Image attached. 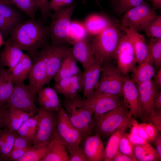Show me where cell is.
Wrapping results in <instances>:
<instances>
[{"label":"cell","mask_w":161,"mask_h":161,"mask_svg":"<svg viewBox=\"0 0 161 161\" xmlns=\"http://www.w3.org/2000/svg\"><path fill=\"white\" fill-rule=\"evenodd\" d=\"M7 40L33 57L39 49L47 44L49 38L48 27L35 18L22 21L16 24Z\"/></svg>","instance_id":"6da1fadb"},{"label":"cell","mask_w":161,"mask_h":161,"mask_svg":"<svg viewBox=\"0 0 161 161\" xmlns=\"http://www.w3.org/2000/svg\"><path fill=\"white\" fill-rule=\"evenodd\" d=\"M70 122L78 131L82 141L91 135L93 129V114L79 94L75 97H64L61 105Z\"/></svg>","instance_id":"7a4b0ae2"},{"label":"cell","mask_w":161,"mask_h":161,"mask_svg":"<svg viewBox=\"0 0 161 161\" xmlns=\"http://www.w3.org/2000/svg\"><path fill=\"white\" fill-rule=\"evenodd\" d=\"M132 115L124 103L116 108L98 116H93L92 132L100 137H107L116 130L126 129Z\"/></svg>","instance_id":"3957f363"},{"label":"cell","mask_w":161,"mask_h":161,"mask_svg":"<svg viewBox=\"0 0 161 161\" xmlns=\"http://www.w3.org/2000/svg\"><path fill=\"white\" fill-rule=\"evenodd\" d=\"M121 29L113 22L92 39L95 58L103 61L115 59L116 50L122 34Z\"/></svg>","instance_id":"277c9868"},{"label":"cell","mask_w":161,"mask_h":161,"mask_svg":"<svg viewBox=\"0 0 161 161\" xmlns=\"http://www.w3.org/2000/svg\"><path fill=\"white\" fill-rule=\"evenodd\" d=\"M75 7V3L73 2L69 6L51 14V22L48 29L52 44L69 43L71 18Z\"/></svg>","instance_id":"5b68a950"},{"label":"cell","mask_w":161,"mask_h":161,"mask_svg":"<svg viewBox=\"0 0 161 161\" xmlns=\"http://www.w3.org/2000/svg\"><path fill=\"white\" fill-rule=\"evenodd\" d=\"M55 137L65 145L69 151L76 149L81 142L80 133L70 122L61 105L58 113Z\"/></svg>","instance_id":"8992f818"},{"label":"cell","mask_w":161,"mask_h":161,"mask_svg":"<svg viewBox=\"0 0 161 161\" xmlns=\"http://www.w3.org/2000/svg\"><path fill=\"white\" fill-rule=\"evenodd\" d=\"M157 16L155 10L149 2L144 1L140 5L123 14L120 25L139 32L144 31L148 24Z\"/></svg>","instance_id":"52a82bcc"},{"label":"cell","mask_w":161,"mask_h":161,"mask_svg":"<svg viewBox=\"0 0 161 161\" xmlns=\"http://www.w3.org/2000/svg\"><path fill=\"white\" fill-rule=\"evenodd\" d=\"M109 61L103 62L100 77L95 90L120 96L122 95L125 77Z\"/></svg>","instance_id":"ba28073f"},{"label":"cell","mask_w":161,"mask_h":161,"mask_svg":"<svg viewBox=\"0 0 161 161\" xmlns=\"http://www.w3.org/2000/svg\"><path fill=\"white\" fill-rule=\"evenodd\" d=\"M49 47L50 45L47 44L38 50L32 57L33 61L28 76V85L35 96L45 85Z\"/></svg>","instance_id":"9c48e42d"},{"label":"cell","mask_w":161,"mask_h":161,"mask_svg":"<svg viewBox=\"0 0 161 161\" xmlns=\"http://www.w3.org/2000/svg\"><path fill=\"white\" fill-rule=\"evenodd\" d=\"M58 113L38 108L37 127L33 145L49 144L54 138Z\"/></svg>","instance_id":"30bf717a"},{"label":"cell","mask_w":161,"mask_h":161,"mask_svg":"<svg viewBox=\"0 0 161 161\" xmlns=\"http://www.w3.org/2000/svg\"><path fill=\"white\" fill-rule=\"evenodd\" d=\"M120 96L94 90L84 99L93 116H98L112 110L123 103Z\"/></svg>","instance_id":"8fae6325"},{"label":"cell","mask_w":161,"mask_h":161,"mask_svg":"<svg viewBox=\"0 0 161 161\" xmlns=\"http://www.w3.org/2000/svg\"><path fill=\"white\" fill-rule=\"evenodd\" d=\"M35 95L28 85L24 83L14 85L12 94L6 104L8 108H13L37 114L38 108L35 102Z\"/></svg>","instance_id":"7c38bea8"},{"label":"cell","mask_w":161,"mask_h":161,"mask_svg":"<svg viewBox=\"0 0 161 161\" xmlns=\"http://www.w3.org/2000/svg\"><path fill=\"white\" fill-rule=\"evenodd\" d=\"M115 59L117 67L124 75L131 72L137 63L134 50L129 38L125 33L120 40Z\"/></svg>","instance_id":"4fadbf2b"},{"label":"cell","mask_w":161,"mask_h":161,"mask_svg":"<svg viewBox=\"0 0 161 161\" xmlns=\"http://www.w3.org/2000/svg\"><path fill=\"white\" fill-rule=\"evenodd\" d=\"M124 104L134 117L143 118L144 114L136 83L128 77H125L122 95Z\"/></svg>","instance_id":"5bb4252c"},{"label":"cell","mask_w":161,"mask_h":161,"mask_svg":"<svg viewBox=\"0 0 161 161\" xmlns=\"http://www.w3.org/2000/svg\"><path fill=\"white\" fill-rule=\"evenodd\" d=\"M71 49L65 44L50 45L47 61V77L45 85L53 78L64 58Z\"/></svg>","instance_id":"9a60e30c"},{"label":"cell","mask_w":161,"mask_h":161,"mask_svg":"<svg viewBox=\"0 0 161 161\" xmlns=\"http://www.w3.org/2000/svg\"><path fill=\"white\" fill-rule=\"evenodd\" d=\"M136 83L143 110L144 120L154 110V100L160 89L152 80Z\"/></svg>","instance_id":"2e32d148"},{"label":"cell","mask_w":161,"mask_h":161,"mask_svg":"<svg viewBox=\"0 0 161 161\" xmlns=\"http://www.w3.org/2000/svg\"><path fill=\"white\" fill-rule=\"evenodd\" d=\"M92 39L87 37L76 41L72 44V54L77 61L81 64L84 71L88 67L95 59Z\"/></svg>","instance_id":"e0dca14e"},{"label":"cell","mask_w":161,"mask_h":161,"mask_svg":"<svg viewBox=\"0 0 161 161\" xmlns=\"http://www.w3.org/2000/svg\"><path fill=\"white\" fill-rule=\"evenodd\" d=\"M119 27L129 38L134 50L137 63L140 64L150 55L144 37L131 28L121 25Z\"/></svg>","instance_id":"ac0fdd59"},{"label":"cell","mask_w":161,"mask_h":161,"mask_svg":"<svg viewBox=\"0 0 161 161\" xmlns=\"http://www.w3.org/2000/svg\"><path fill=\"white\" fill-rule=\"evenodd\" d=\"M81 144L88 161H103L105 148L100 136L97 134L90 135L85 137Z\"/></svg>","instance_id":"d6986e66"},{"label":"cell","mask_w":161,"mask_h":161,"mask_svg":"<svg viewBox=\"0 0 161 161\" xmlns=\"http://www.w3.org/2000/svg\"><path fill=\"white\" fill-rule=\"evenodd\" d=\"M104 61L95 58L88 67L83 72L84 83L83 90L84 99L95 90L99 80Z\"/></svg>","instance_id":"ffe728a7"},{"label":"cell","mask_w":161,"mask_h":161,"mask_svg":"<svg viewBox=\"0 0 161 161\" xmlns=\"http://www.w3.org/2000/svg\"><path fill=\"white\" fill-rule=\"evenodd\" d=\"M37 95L39 108L49 111L58 112L61 104L55 89L43 87Z\"/></svg>","instance_id":"44dd1931"},{"label":"cell","mask_w":161,"mask_h":161,"mask_svg":"<svg viewBox=\"0 0 161 161\" xmlns=\"http://www.w3.org/2000/svg\"><path fill=\"white\" fill-rule=\"evenodd\" d=\"M113 22L106 16L94 14L86 19L84 25L88 34L95 37Z\"/></svg>","instance_id":"7402d4cb"},{"label":"cell","mask_w":161,"mask_h":161,"mask_svg":"<svg viewBox=\"0 0 161 161\" xmlns=\"http://www.w3.org/2000/svg\"><path fill=\"white\" fill-rule=\"evenodd\" d=\"M24 54L22 50L7 40L0 54V62L4 66L11 69L19 62Z\"/></svg>","instance_id":"603a6c76"},{"label":"cell","mask_w":161,"mask_h":161,"mask_svg":"<svg viewBox=\"0 0 161 161\" xmlns=\"http://www.w3.org/2000/svg\"><path fill=\"white\" fill-rule=\"evenodd\" d=\"M77 61L72 54L71 48L53 78L55 83L62 79L71 77L82 72L78 66Z\"/></svg>","instance_id":"cb8c5ba5"},{"label":"cell","mask_w":161,"mask_h":161,"mask_svg":"<svg viewBox=\"0 0 161 161\" xmlns=\"http://www.w3.org/2000/svg\"><path fill=\"white\" fill-rule=\"evenodd\" d=\"M154 65L150 55L144 62L133 69L131 71V79L135 83L152 80L156 72Z\"/></svg>","instance_id":"d4e9b609"},{"label":"cell","mask_w":161,"mask_h":161,"mask_svg":"<svg viewBox=\"0 0 161 161\" xmlns=\"http://www.w3.org/2000/svg\"><path fill=\"white\" fill-rule=\"evenodd\" d=\"M32 63L31 56L24 53L19 62L14 67L10 69L14 85L24 82L28 77Z\"/></svg>","instance_id":"484cf974"},{"label":"cell","mask_w":161,"mask_h":161,"mask_svg":"<svg viewBox=\"0 0 161 161\" xmlns=\"http://www.w3.org/2000/svg\"><path fill=\"white\" fill-rule=\"evenodd\" d=\"M67 150L65 145L55 137L49 143L48 152L41 161H69Z\"/></svg>","instance_id":"4316f807"},{"label":"cell","mask_w":161,"mask_h":161,"mask_svg":"<svg viewBox=\"0 0 161 161\" xmlns=\"http://www.w3.org/2000/svg\"><path fill=\"white\" fill-rule=\"evenodd\" d=\"M7 127L16 132L23 124L35 114L13 108H8Z\"/></svg>","instance_id":"83f0119b"},{"label":"cell","mask_w":161,"mask_h":161,"mask_svg":"<svg viewBox=\"0 0 161 161\" xmlns=\"http://www.w3.org/2000/svg\"><path fill=\"white\" fill-rule=\"evenodd\" d=\"M134 152L137 161H157L161 160V157L157 150L148 142L134 146Z\"/></svg>","instance_id":"f1b7e54d"},{"label":"cell","mask_w":161,"mask_h":161,"mask_svg":"<svg viewBox=\"0 0 161 161\" xmlns=\"http://www.w3.org/2000/svg\"><path fill=\"white\" fill-rule=\"evenodd\" d=\"M16 134L7 127L0 130V154L6 160L13 149Z\"/></svg>","instance_id":"f546056e"},{"label":"cell","mask_w":161,"mask_h":161,"mask_svg":"<svg viewBox=\"0 0 161 161\" xmlns=\"http://www.w3.org/2000/svg\"><path fill=\"white\" fill-rule=\"evenodd\" d=\"M125 129H117L110 136L105 148V157L103 161H112L113 159L118 150L120 139L125 133Z\"/></svg>","instance_id":"4dcf8cb0"},{"label":"cell","mask_w":161,"mask_h":161,"mask_svg":"<svg viewBox=\"0 0 161 161\" xmlns=\"http://www.w3.org/2000/svg\"><path fill=\"white\" fill-rule=\"evenodd\" d=\"M10 4L30 18H35L38 10L36 0H3Z\"/></svg>","instance_id":"1f68e13d"},{"label":"cell","mask_w":161,"mask_h":161,"mask_svg":"<svg viewBox=\"0 0 161 161\" xmlns=\"http://www.w3.org/2000/svg\"><path fill=\"white\" fill-rule=\"evenodd\" d=\"M20 12L13 5L3 1H0V15L14 26L22 21Z\"/></svg>","instance_id":"d6a6232c"},{"label":"cell","mask_w":161,"mask_h":161,"mask_svg":"<svg viewBox=\"0 0 161 161\" xmlns=\"http://www.w3.org/2000/svg\"><path fill=\"white\" fill-rule=\"evenodd\" d=\"M49 143L32 145L17 161H41L48 152Z\"/></svg>","instance_id":"836d02e7"},{"label":"cell","mask_w":161,"mask_h":161,"mask_svg":"<svg viewBox=\"0 0 161 161\" xmlns=\"http://www.w3.org/2000/svg\"><path fill=\"white\" fill-rule=\"evenodd\" d=\"M14 86L11 71L9 69H6L4 80L0 91V104L7 103L12 94Z\"/></svg>","instance_id":"e575fe53"},{"label":"cell","mask_w":161,"mask_h":161,"mask_svg":"<svg viewBox=\"0 0 161 161\" xmlns=\"http://www.w3.org/2000/svg\"><path fill=\"white\" fill-rule=\"evenodd\" d=\"M144 0H110V6L117 14L121 15L129 10L141 4Z\"/></svg>","instance_id":"d590c367"},{"label":"cell","mask_w":161,"mask_h":161,"mask_svg":"<svg viewBox=\"0 0 161 161\" xmlns=\"http://www.w3.org/2000/svg\"><path fill=\"white\" fill-rule=\"evenodd\" d=\"M71 77L62 79L56 83L55 85V90L67 98L73 97L79 94L73 87Z\"/></svg>","instance_id":"8d00e7d4"},{"label":"cell","mask_w":161,"mask_h":161,"mask_svg":"<svg viewBox=\"0 0 161 161\" xmlns=\"http://www.w3.org/2000/svg\"><path fill=\"white\" fill-rule=\"evenodd\" d=\"M148 44L154 65L159 68L161 66V38H151Z\"/></svg>","instance_id":"74e56055"},{"label":"cell","mask_w":161,"mask_h":161,"mask_svg":"<svg viewBox=\"0 0 161 161\" xmlns=\"http://www.w3.org/2000/svg\"><path fill=\"white\" fill-rule=\"evenodd\" d=\"M88 33L84 24L76 21L72 22L69 36V43L72 44L75 42L88 37Z\"/></svg>","instance_id":"f35d334b"},{"label":"cell","mask_w":161,"mask_h":161,"mask_svg":"<svg viewBox=\"0 0 161 161\" xmlns=\"http://www.w3.org/2000/svg\"><path fill=\"white\" fill-rule=\"evenodd\" d=\"M158 132L155 127L150 123L139 124L138 135L148 141H153Z\"/></svg>","instance_id":"ab89813d"},{"label":"cell","mask_w":161,"mask_h":161,"mask_svg":"<svg viewBox=\"0 0 161 161\" xmlns=\"http://www.w3.org/2000/svg\"><path fill=\"white\" fill-rule=\"evenodd\" d=\"M144 31L145 35L151 38H161V16H157L151 22Z\"/></svg>","instance_id":"60d3db41"},{"label":"cell","mask_w":161,"mask_h":161,"mask_svg":"<svg viewBox=\"0 0 161 161\" xmlns=\"http://www.w3.org/2000/svg\"><path fill=\"white\" fill-rule=\"evenodd\" d=\"M118 150L122 153L130 157L134 161H137L134 154V145L129 140L125 133L120 139Z\"/></svg>","instance_id":"b9f144b4"},{"label":"cell","mask_w":161,"mask_h":161,"mask_svg":"<svg viewBox=\"0 0 161 161\" xmlns=\"http://www.w3.org/2000/svg\"><path fill=\"white\" fill-rule=\"evenodd\" d=\"M151 123L159 132H161V109L153 110L143 120Z\"/></svg>","instance_id":"7bdbcfd3"},{"label":"cell","mask_w":161,"mask_h":161,"mask_svg":"<svg viewBox=\"0 0 161 161\" xmlns=\"http://www.w3.org/2000/svg\"><path fill=\"white\" fill-rule=\"evenodd\" d=\"M73 0H50L48 7L51 12H56L71 5Z\"/></svg>","instance_id":"ee69618b"},{"label":"cell","mask_w":161,"mask_h":161,"mask_svg":"<svg viewBox=\"0 0 161 161\" xmlns=\"http://www.w3.org/2000/svg\"><path fill=\"white\" fill-rule=\"evenodd\" d=\"M69 152V161H88L82 145H80L75 150Z\"/></svg>","instance_id":"f6af8a7d"},{"label":"cell","mask_w":161,"mask_h":161,"mask_svg":"<svg viewBox=\"0 0 161 161\" xmlns=\"http://www.w3.org/2000/svg\"><path fill=\"white\" fill-rule=\"evenodd\" d=\"M38 114L32 116L25 122L30 135L33 141H34L36 131L38 123Z\"/></svg>","instance_id":"bcb514c9"},{"label":"cell","mask_w":161,"mask_h":161,"mask_svg":"<svg viewBox=\"0 0 161 161\" xmlns=\"http://www.w3.org/2000/svg\"><path fill=\"white\" fill-rule=\"evenodd\" d=\"M15 26L0 15V33L4 37L9 36Z\"/></svg>","instance_id":"7dc6e473"},{"label":"cell","mask_w":161,"mask_h":161,"mask_svg":"<svg viewBox=\"0 0 161 161\" xmlns=\"http://www.w3.org/2000/svg\"><path fill=\"white\" fill-rule=\"evenodd\" d=\"M49 0H36L38 10H39L43 18L46 20L50 16L51 12L48 7V3Z\"/></svg>","instance_id":"c3c4849f"},{"label":"cell","mask_w":161,"mask_h":161,"mask_svg":"<svg viewBox=\"0 0 161 161\" xmlns=\"http://www.w3.org/2000/svg\"><path fill=\"white\" fill-rule=\"evenodd\" d=\"M32 145L27 139L17 134L12 149L30 148Z\"/></svg>","instance_id":"681fc988"},{"label":"cell","mask_w":161,"mask_h":161,"mask_svg":"<svg viewBox=\"0 0 161 161\" xmlns=\"http://www.w3.org/2000/svg\"><path fill=\"white\" fill-rule=\"evenodd\" d=\"M8 108L6 104H0V130L7 127Z\"/></svg>","instance_id":"f907efd6"},{"label":"cell","mask_w":161,"mask_h":161,"mask_svg":"<svg viewBox=\"0 0 161 161\" xmlns=\"http://www.w3.org/2000/svg\"><path fill=\"white\" fill-rule=\"evenodd\" d=\"M30 148L12 149L7 157L6 159L10 161H17Z\"/></svg>","instance_id":"816d5d0a"},{"label":"cell","mask_w":161,"mask_h":161,"mask_svg":"<svg viewBox=\"0 0 161 161\" xmlns=\"http://www.w3.org/2000/svg\"><path fill=\"white\" fill-rule=\"evenodd\" d=\"M127 136L130 141L134 145H141L147 143L148 141L140 137L138 134L130 133L127 134Z\"/></svg>","instance_id":"f5cc1de1"},{"label":"cell","mask_w":161,"mask_h":161,"mask_svg":"<svg viewBox=\"0 0 161 161\" xmlns=\"http://www.w3.org/2000/svg\"><path fill=\"white\" fill-rule=\"evenodd\" d=\"M112 161H134L129 156L121 152L119 150L114 157Z\"/></svg>","instance_id":"db71d44e"},{"label":"cell","mask_w":161,"mask_h":161,"mask_svg":"<svg viewBox=\"0 0 161 161\" xmlns=\"http://www.w3.org/2000/svg\"><path fill=\"white\" fill-rule=\"evenodd\" d=\"M139 123L135 119L131 118L130 121L129 126L130 127V133L134 134H138V132Z\"/></svg>","instance_id":"11a10c76"},{"label":"cell","mask_w":161,"mask_h":161,"mask_svg":"<svg viewBox=\"0 0 161 161\" xmlns=\"http://www.w3.org/2000/svg\"><path fill=\"white\" fill-rule=\"evenodd\" d=\"M152 80L153 82L160 89L161 88V66L155 72Z\"/></svg>","instance_id":"9f6ffc18"},{"label":"cell","mask_w":161,"mask_h":161,"mask_svg":"<svg viewBox=\"0 0 161 161\" xmlns=\"http://www.w3.org/2000/svg\"><path fill=\"white\" fill-rule=\"evenodd\" d=\"M155 144L157 152L161 157V135L158 132L152 141Z\"/></svg>","instance_id":"6f0895ef"},{"label":"cell","mask_w":161,"mask_h":161,"mask_svg":"<svg viewBox=\"0 0 161 161\" xmlns=\"http://www.w3.org/2000/svg\"><path fill=\"white\" fill-rule=\"evenodd\" d=\"M161 109V92L160 91L156 96L154 101V109Z\"/></svg>","instance_id":"680465c9"},{"label":"cell","mask_w":161,"mask_h":161,"mask_svg":"<svg viewBox=\"0 0 161 161\" xmlns=\"http://www.w3.org/2000/svg\"><path fill=\"white\" fill-rule=\"evenodd\" d=\"M152 5V8L155 10L161 8V0H148Z\"/></svg>","instance_id":"91938a15"},{"label":"cell","mask_w":161,"mask_h":161,"mask_svg":"<svg viewBox=\"0 0 161 161\" xmlns=\"http://www.w3.org/2000/svg\"><path fill=\"white\" fill-rule=\"evenodd\" d=\"M5 69H6L4 68L0 76V91L4 80Z\"/></svg>","instance_id":"94428289"},{"label":"cell","mask_w":161,"mask_h":161,"mask_svg":"<svg viewBox=\"0 0 161 161\" xmlns=\"http://www.w3.org/2000/svg\"><path fill=\"white\" fill-rule=\"evenodd\" d=\"M4 69V66H3L1 63L0 62V76L1 74Z\"/></svg>","instance_id":"6125c7cd"},{"label":"cell","mask_w":161,"mask_h":161,"mask_svg":"<svg viewBox=\"0 0 161 161\" xmlns=\"http://www.w3.org/2000/svg\"><path fill=\"white\" fill-rule=\"evenodd\" d=\"M6 160L0 154V161Z\"/></svg>","instance_id":"be15d7a7"},{"label":"cell","mask_w":161,"mask_h":161,"mask_svg":"<svg viewBox=\"0 0 161 161\" xmlns=\"http://www.w3.org/2000/svg\"><path fill=\"white\" fill-rule=\"evenodd\" d=\"M2 35H1V34L0 33V45L1 44L2 42Z\"/></svg>","instance_id":"e7e4bbea"},{"label":"cell","mask_w":161,"mask_h":161,"mask_svg":"<svg viewBox=\"0 0 161 161\" xmlns=\"http://www.w3.org/2000/svg\"><path fill=\"white\" fill-rule=\"evenodd\" d=\"M3 0H0V1H2Z\"/></svg>","instance_id":"03108f58"}]
</instances>
